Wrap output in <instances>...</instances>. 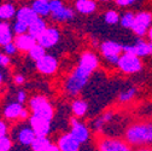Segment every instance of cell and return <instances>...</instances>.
<instances>
[{
  "mask_svg": "<svg viewBox=\"0 0 152 151\" xmlns=\"http://www.w3.org/2000/svg\"><path fill=\"white\" fill-rule=\"evenodd\" d=\"M126 139L129 145L147 146L152 145V123H135L126 132Z\"/></svg>",
  "mask_w": 152,
  "mask_h": 151,
  "instance_id": "6da1fadb",
  "label": "cell"
},
{
  "mask_svg": "<svg viewBox=\"0 0 152 151\" xmlns=\"http://www.w3.org/2000/svg\"><path fill=\"white\" fill-rule=\"evenodd\" d=\"M92 73L93 71H91L89 69L79 64L76 67V69L71 73L70 76L68 78V80L65 81V91L70 96L79 94L82 91V88L86 86V84L88 82Z\"/></svg>",
  "mask_w": 152,
  "mask_h": 151,
  "instance_id": "7a4b0ae2",
  "label": "cell"
},
{
  "mask_svg": "<svg viewBox=\"0 0 152 151\" xmlns=\"http://www.w3.org/2000/svg\"><path fill=\"white\" fill-rule=\"evenodd\" d=\"M29 108L33 111L34 115H37L40 117L47 119V120H52L53 117V108L50 104V102L47 100L46 97L44 96H34L30 100H29Z\"/></svg>",
  "mask_w": 152,
  "mask_h": 151,
  "instance_id": "3957f363",
  "label": "cell"
},
{
  "mask_svg": "<svg viewBox=\"0 0 152 151\" xmlns=\"http://www.w3.org/2000/svg\"><path fill=\"white\" fill-rule=\"evenodd\" d=\"M117 67L124 74H137L142 69V62L138 56L123 52V54H121L120 57Z\"/></svg>",
  "mask_w": 152,
  "mask_h": 151,
  "instance_id": "277c9868",
  "label": "cell"
},
{
  "mask_svg": "<svg viewBox=\"0 0 152 151\" xmlns=\"http://www.w3.org/2000/svg\"><path fill=\"white\" fill-rule=\"evenodd\" d=\"M152 26V13L148 11H141L135 15V21L133 24V33L137 36L142 37Z\"/></svg>",
  "mask_w": 152,
  "mask_h": 151,
  "instance_id": "5b68a950",
  "label": "cell"
},
{
  "mask_svg": "<svg viewBox=\"0 0 152 151\" xmlns=\"http://www.w3.org/2000/svg\"><path fill=\"white\" fill-rule=\"evenodd\" d=\"M50 7H51V16L57 22H65L74 18V11L71 9L65 7L61 0H51Z\"/></svg>",
  "mask_w": 152,
  "mask_h": 151,
  "instance_id": "8992f818",
  "label": "cell"
},
{
  "mask_svg": "<svg viewBox=\"0 0 152 151\" xmlns=\"http://www.w3.org/2000/svg\"><path fill=\"white\" fill-rule=\"evenodd\" d=\"M123 52L135 54L140 58L147 57V56H152V44L138 39L133 45H123Z\"/></svg>",
  "mask_w": 152,
  "mask_h": 151,
  "instance_id": "52a82bcc",
  "label": "cell"
},
{
  "mask_svg": "<svg viewBox=\"0 0 152 151\" xmlns=\"http://www.w3.org/2000/svg\"><path fill=\"white\" fill-rule=\"evenodd\" d=\"M59 39H61L59 30L54 27H50L44 30V33L36 39V41H37V44L44 46L45 48H51L58 44Z\"/></svg>",
  "mask_w": 152,
  "mask_h": 151,
  "instance_id": "ba28073f",
  "label": "cell"
},
{
  "mask_svg": "<svg viewBox=\"0 0 152 151\" xmlns=\"http://www.w3.org/2000/svg\"><path fill=\"white\" fill-rule=\"evenodd\" d=\"M29 125L34 129L36 136L47 137L51 132V121L44 117H40L37 115H31L29 117Z\"/></svg>",
  "mask_w": 152,
  "mask_h": 151,
  "instance_id": "9c48e42d",
  "label": "cell"
},
{
  "mask_svg": "<svg viewBox=\"0 0 152 151\" xmlns=\"http://www.w3.org/2000/svg\"><path fill=\"white\" fill-rule=\"evenodd\" d=\"M99 151H133L129 144L113 138H104L99 141Z\"/></svg>",
  "mask_w": 152,
  "mask_h": 151,
  "instance_id": "30bf717a",
  "label": "cell"
},
{
  "mask_svg": "<svg viewBox=\"0 0 152 151\" xmlns=\"http://www.w3.org/2000/svg\"><path fill=\"white\" fill-rule=\"evenodd\" d=\"M57 68H58V62H57V59L51 54L44 56L41 59L36 62L37 71H40L41 74H45V75L53 74L57 70Z\"/></svg>",
  "mask_w": 152,
  "mask_h": 151,
  "instance_id": "8fae6325",
  "label": "cell"
},
{
  "mask_svg": "<svg viewBox=\"0 0 152 151\" xmlns=\"http://www.w3.org/2000/svg\"><path fill=\"white\" fill-rule=\"evenodd\" d=\"M70 133L77 139L81 144L86 143L89 139V129L82 122L76 119H71V130Z\"/></svg>",
  "mask_w": 152,
  "mask_h": 151,
  "instance_id": "7c38bea8",
  "label": "cell"
},
{
  "mask_svg": "<svg viewBox=\"0 0 152 151\" xmlns=\"http://www.w3.org/2000/svg\"><path fill=\"white\" fill-rule=\"evenodd\" d=\"M13 43H15L17 50L26 51V52H29V51L37 44L36 39H35L34 36H31L29 33L17 35L15 39H13Z\"/></svg>",
  "mask_w": 152,
  "mask_h": 151,
  "instance_id": "4fadbf2b",
  "label": "cell"
},
{
  "mask_svg": "<svg viewBox=\"0 0 152 151\" xmlns=\"http://www.w3.org/2000/svg\"><path fill=\"white\" fill-rule=\"evenodd\" d=\"M100 51L104 58L110 57V56H121L123 52V45L112 40H106L100 45Z\"/></svg>",
  "mask_w": 152,
  "mask_h": 151,
  "instance_id": "5bb4252c",
  "label": "cell"
},
{
  "mask_svg": "<svg viewBox=\"0 0 152 151\" xmlns=\"http://www.w3.org/2000/svg\"><path fill=\"white\" fill-rule=\"evenodd\" d=\"M35 138H36V134L30 125L22 126L17 132V140L22 145H31Z\"/></svg>",
  "mask_w": 152,
  "mask_h": 151,
  "instance_id": "9a60e30c",
  "label": "cell"
},
{
  "mask_svg": "<svg viewBox=\"0 0 152 151\" xmlns=\"http://www.w3.org/2000/svg\"><path fill=\"white\" fill-rule=\"evenodd\" d=\"M81 143L76 139L71 133L63 134L58 140V146L62 151H69V150H79Z\"/></svg>",
  "mask_w": 152,
  "mask_h": 151,
  "instance_id": "2e32d148",
  "label": "cell"
},
{
  "mask_svg": "<svg viewBox=\"0 0 152 151\" xmlns=\"http://www.w3.org/2000/svg\"><path fill=\"white\" fill-rule=\"evenodd\" d=\"M40 16L37 15L31 7H21L16 13V20L22 21L24 23H27L28 26H30L31 23H34Z\"/></svg>",
  "mask_w": 152,
  "mask_h": 151,
  "instance_id": "e0dca14e",
  "label": "cell"
},
{
  "mask_svg": "<svg viewBox=\"0 0 152 151\" xmlns=\"http://www.w3.org/2000/svg\"><path fill=\"white\" fill-rule=\"evenodd\" d=\"M79 64L85 67V68H87V69H89L91 71H94L99 65V61H98V57L93 52L86 51V52H83L81 54Z\"/></svg>",
  "mask_w": 152,
  "mask_h": 151,
  "instance_id": "ac0fdd59",
  "label": "cell"
},
{
  "mask_svg": "<svg viewBox=\"0 0 152 151\" xmlns=\"http://www.w3.org/2000/svg\"><path fill=\"white\" fill-rule=\"evenodd\" d=\"M23 104L22 103H10L9 105L5 106L4 109V116L9 120H13V119H20L21 112L23 111Z\"/></svg>",
  "mask_w": 152,
  "mask_h": 151,
  "instance_id": "d6986e66",
  "label": "cell"
},
{
  "mask_svg": "<svg viewBox=\"0 0 152 151\" xmlns=\"http://www.w3.org/2000/svg\"><path fill=\"white\" fill-rule=\"evenodd\" d=\"M75 7L82 15H91L97 10V4L94 0H76Z\"/></svg>",
  "mask_w": 152,
  "mask_h": 151,
  "instance_id": "ffe728a7",
  "label": "cell"
},
{
  "mask_svg": "<svg viewBox=\"0 0 152 151\" xmlns=\"http://www.w3.org/2000/svg\"><path fill=\"white\" fill-rule=\"evenodd\" d=\"M12 30L13 29H11V27L7 23H5V22L0 23V45L1 46H5L9 43H12V40H13Z\"/></svg>",
  "mask_w": 152,
  "mask_h": 151,
  "instance_id": "44dd1931",
  "label": "cell"
},
{
  "mask_svg": "<svg viewBox=\"0 0 152 151\" xmlns=\"http://www.w3.org/2000/svg\"><path fill=\"white\" fill-rule=\"evenodd\" d=\"M46 28H47V27H46L45 20H44L42 17H39L34 23H31V24L29 26L28 33H29L31 36H34L35 39H37V37H39V36L44 33V30H45Z\"/></svg>",
  "mask_w": 152,
  "mask_h": 151,
  "instance_id": "7402d4cb",
  "label": "cell"
},
{
  "mask_svg": "<svg viewBox=\"0 0 152 151\" xmlns=\"http://www.w3.org/2000/svg\"><path fill=\"white\" fill-rule=\"evenodd\" d=\"M31 9L39 15L40 17H46L51 13V7L48 1H41V0H34L31 4Z\"/></svg>",
  "mask_w": 152,
  "mask_h": 151,
  "instance_id": "603a6c76",
  "label": "cell"
},
{
  "mask_svg": "<svg viewBox=\"0 0 152 151\" xmlns=\"http://www.w3.org/2000/svg\"><path fill=\"white\" fill-rule=\"evenodd\" d=\"M51 140L47 137H41V136H36L34 139L33 144L30 145L33 151H47V149L51 146Z\"/></svg>",
  "mask_w": 152,
  "mask_h": 151,
  "instance_id": "cb8c5ba5",
  "label": "cell"
},
{
  "mask_svg": "<svg viewBox=\"0 0 152 151\" xmlns=\"http://www.w3.org/2000/svg\"><path fill=\"white\" fill-rule=\"evenodd\" d=\"M71 110L76 117H82L88 110V104L83 99H76L71 105Z\"/></svg>",
  "mask_w": 152,
  "mask_h": 151,
  "instance_id": "d4e9b609",
  "label": "cell"
},
{
  "mask_svg": "<svg viewBox=\"0 0 152 151\" xmlns=\"http://www.w3.org/2000/svg\"><path fill=\"white\" fill-rule=\"evenodd\" d=\"M17 11L12 4H3L0 5V20H11L13 16H16Z\"/></svg>",
  "mask_w": 152,
  "mask_h": 151,
  "instance_id": "484cf974",
  "label": "cell"
},
{
  "mask_svg": "<svg viewBox=\"0 0 152 151\" xmlns=\"http://www.w3.org/2000/svg\"><path fill=\"white\" fill-rule=\"evenodd\" d=\"M137 93H138V89L137 87H129L124 91H122L120 93V96H118V100L121 103H127V102H130L133 98H134L137 96Z\"/></svg>",
  "mask_w": 152,
  "mask_h": 151,
  "instance_id": "4316f807",
  "label": "cell"
},
{
  "mask_svg": "<svg viewBox=\"0 0 152 151\" xmlns=\"http://www.w3.org/2000/svg\"><path fill=\"white\" fill-rule=\"evenodd\" d=\"M112 116H113V112H111V111L105 112V114H103L102 116H99L98 119L94 120V122H93V128L96 129V130L102 129V128L104 127L105 123H107L109 121H111Z\"/></svg>",
  "mask_w": 152,
  "mask_h": 151,
  "instance_id": "83f0119b",
  "label": "cell"
},
{
  "mask_svg": "<svg viewBox=\"0 0 152 151\" xmlns=\"http://www.w3.org/2000/svg\"><path fill=\"white\" fill-rule=\"evenodd\" d=\"M29 56H30V58L33 59V61H35V62H37L39 59H41L44 56H46V48L44 47V46H41V45H39V44H36L29 52Z\"/></svg>",
  "mask_w": 152,
  "mask_h": 151,
  "instance_id": "f1b7e54d",
  "label": "cell"
},
{
  "mask_svg": "<svg viewBox=\"0 0 152 151\" xmlns=\"http://www.w3.org/2000/svg\"><path fill=\"white\" fill-rule=\"evenodd\" d=\"M134 21H135V13L128 11V12L123 13V16L121 17L120 24H121L123 28L132 29V28H133V24H134Z\"/></svg>",
  "mask_w": 152,
  "mask_h": 151,
  "instance_id": "f546056e",
  "label": "cell"
},
{
  "mask_svg": "<svg viewBox=\"0 0 152 151\" xmlns=\"http://www.w3.org/2000/svg\"><path fill=\"white\" fill-rule=\"evenodd\" d=\"M120 20H121L120 15H118L116 11H113V10L106 11L105 15H104V21H105V23H107V24H110V26H115V24L120 23Z\"/></svg>",
  "mask_w": 152,
  "mask_h": 151,
  "instance_id": "4dcf8cb0",
  "label": "cell"
},
{
  "mask_svg": "<svg viewBox=\"0 0 152 151\" xmlns=\"http://www.w3.org/2000/svg\"><path fill=\"white\" fill-rule=\"evenodd\" d=\"M12 29H13V33H16L17 35H20V34H26V33H28L29 26H28L27 23L22 22V21L16 20V22L13 23Z\"/></svg>",
  "mask_w": 152,
  "mask_h": 151,
  "instance_id": "1f68e13d",
  "label": "cell"
},
{
  "mask_svg": "<svg viewBox=\"0 0 152 151\" xmlns=\"http://www.w3.org/2000/svg\"><path fill=\"white\" fill-rule=\"evenodd\" d=\"M12 147V140L7 137H0V151H10Z\"/></svg>",
  "mask_w": 152,
  "mask_h": 151,
  "instance_id": "d6a6232c",
  "label": "cell"
},
{
  "mask_svg": "<svg viewBox=\"0 0 152 151\" xmlns=\"http://www.w3.org/2000/svg\"><path fill=\"white\" fill-rule=\"evenodd\" d=\"M3 47H4V52H5V54H7V56L15 54L16 51H17V47H16L15 43H9L7 45H5V46H3Z\"/></svg>",
  "mask_w": 152,
  "mask_h": 151,
  "instance_id": "836d02e7",
  "label": "cell"
},
{
  "mask_svg": "<svg viewBox=\"0 0 152 151\" xmlns=\"http://www.w3.org/2000/svg\"><path fill=\"white\" fill-rule=\"evenodd\" d=\"M116 4L121 7H127V6H132L133 4H135L138 0H115Z\"/></svg>",
  "mask_w": 152,
  "mask_h": 151,
  "instance_id": "e575fe53",
  "label": "cell"
},
{
  "mask_svg": "<svg viewBox=\"0 0 152 151\" xmlns=\"http://www.w3.org/2000/svg\"><path fill=\"white\" fill-rule=\"evenodd\" d=\"M10 57L5 53H0V67H6L10 63Z\"/></svg>",
  "mask_w": 152,
  "mask_h": 151,
  "instance_id": "d590c367",
  "label": "cell"
},
{
  "mask_svg": "<svg viewBox=\"0 0 152 151\" xmlns=\"http://www.w3.org/2000/svg\"><path fill=\"white\" fill-rule=\"evenodd\" d=\"M17 102L18 103H24L26 100H27V93H26V91H18V93H17Z\"/></svg>",
  "mask_w": 152,
  "mask_h": 151,
  "instance_id": "8d00e7d4",
  "label": "cell"
},
{
  "mask_svg": "<svg viewBox=\"0 0 152 151\" xmlns=\"http://www.w3.org/2000/svg\"><path fill=\"white\" fill-rule=\"evenodd\" d=\"M7 133V126L4 121L0 120V137H4Z\"/></svg>",
  "mask_w": 152,
  "mask_h": 151,
  "instance_id": "74e56055",
  "label": "cell"
},
{
  "mask_svg": "<svg viewBox=\"0 0 152 151\" xmlns=\"http://www.w3.org/2000/svg\"><path fill=\"white\" fill-rule=\"evenodd\" d=\"M13 81H15V84H16V85H22V84H24L26 79H24L23 75L18 74V75H16V76L13 78Z\"/></svg>",
  "mask_w": 152,
  "mask_h": 151,
  "instance_id": "f35d334b",
  "label": "cell"
},
{
  "mask_svg": "<svg viewBox=\"0 0 152 151\" xmlns=\"http://www.w3.org/2000/svg\"><path fill=\"white\" fill-rule=\"evenodd\" d=\"M30 116H29V112H28V110L27 109H23V111L21 112V116H20V119L21 120H26V119H29Z\"/></svg>",
  "mask_w": 152,
  "mask_h": 151,
  "instance_id": "ab89813d",
  "label": "cell"
},
{
  "mask_svg": "<svg viewBox=\"0 0 152 151\" xmlns=\"http://www.w3.org/2000/svg\"><path fill=\"white\" fill-rule=\"evenodd\" d=\"M47 151H62V150H61V147L58 146V144H57V145H56V144H51V146L47 149Z\"/></svg>",
  "mask_w": 152,
  "mask_h": 151,
  "instance_id": "60d3db41",
  "label": "cell"
},
{
  "mask_svg": "<svg viewBox=\"0 0 152 151\" xmlns=\"http://www.w3.org/2000/svg\"><path fill=\"white\" fill-rule=\"evenodd\" d=\"M138 151H152V146H150V145H147V146H142V147H140Z\"/></svg>",
  "mask_w": 152,
  "mask_h": 151,
  "instance_id": "b9f144b4",
  "label": "cell"
},
{
  "mask_svg": "<svg viewBox=\"0 0 152 151\" xmlns=\"http://www.w3.org/2000/svg\"><path fill=\"white\" fill-rule=\"evenodd\" d=\"M147 36H148V40H150V43L152 44V26L150 27V29H148V32H147Z\"/></svg>",
  "mask_w": 152,
  "mask_h": 151,
  "instance_id": "7bdbcfd3",
  "label": "cell"
},
{
  "mask_svg": "<svg viewBox=\"0 0 152 151\" xmlns=\"http://www.w3.org/2000/svg\"><path fill=\"white\" fill-rule=\"evenodd\" d=\"M3 80H4V78H3V74H1V73H0V85H1V84H3Z\"/></svg>",
  "mask_w": 152,
  "mask_h": 151,
  "instance_id": "ee69618b",
  "label": "cell"
},
{
  "mask_svg": "<svg viewBox=\"0 0 152 151\" xmlns=\"http://www.w3.org/2000/svg\"><path fill=\"white\" fill-rule=\"evenodd\" d=\"M100 1H111V0H100Z\"/></svg>",
  "mask_w": 152,
  "mask_h": 151,
  "instance_id": "f6af8a7d",
  "label": "cell"
},
{
  "mask_svg": "<svg viewBox=\"0 0 152 151\" xmlns=\"http://www.w3.org/2000/svg\"><path fill=\"white\" fill-rule=\"evenodd\" d=\"M41 1H48V3H50V1H51V0H41Z\"/></svg>",
  "mask_w": 152,
  "mask_h": 151,
  "instance_id": "bcb514c9",
  "label": "cell"
},
{
  "mask_svg": "<svg viewBox=\"0 0 152 151\" xmlns=\"http://www.w3.org/2000/svg\"><path fill=\"white\" fill-rule=\"evenodd\" d=\"M69 151H80V150H69Z\"/></svg>",
  "mask_w": 152,
  "mask_h": 151,
  "instance_id": "7dc6e473",
  "label": "cell"
}]
</instances>
